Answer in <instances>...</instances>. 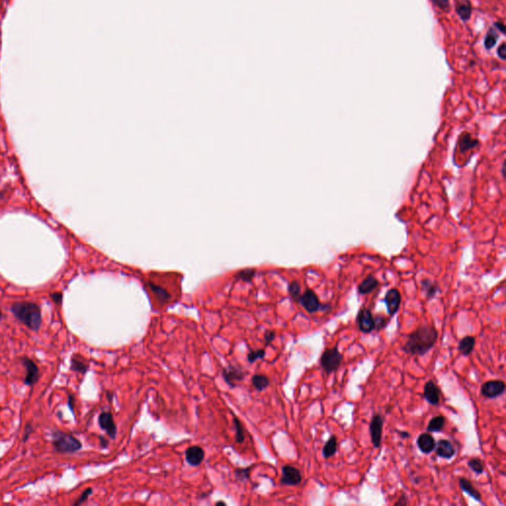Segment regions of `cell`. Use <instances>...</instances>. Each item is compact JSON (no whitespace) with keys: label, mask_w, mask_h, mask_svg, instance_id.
Wrapping results in <instances>:
<instances>
[{"label":"cell","mask_w":506,"mask_h":506,"mask_svg":"<svg viewBox=\"0 0 506 506\" xmlns=\"http://www.w3.org/2000/svg\"><path fill=\"white\" fill-rule=\"evenodd\" d=\"M497 39H498V34L497 32L493 29V28H490L486 34L485 38V47L486 50H490L492 49L496 43H497Z\"/></svg>","instance_id":"cell-30"},{"label":"cell","mask_w":506,"mask_h":506,"mask_svg":"<svg viewBox=\"0 0 506 506\" xmlns=\"http://www.w3.org/2000/svg\"><path fill=\"white\" fill-rule=\"evenodd\" d=\"M383 428H384V418L382 414L376 413L373 415L370 426H369V432H370V437H371V442L373 444L374 448L378 449L381 447L382 444V437H383Z\"/></svg>","instance_id":"cell-8"},{"label":"cell","mask_w":506,"mask_h":506,"mask_svg":"<svg viewBox=\"0 0 506 506\" xmlns=\"http://www.w3.org/2000/svg\"><path fill=\"white\" fill-rule=\"evenodd\" d=\"M275 338H276V333L275 331H272V330H268L265 332L264 334V339H265V342H266V345H269L273 340H274Z\"/></svg>","instance_id":"cell-40"},{"label":"cell","mask_w":506,"mask_h":506,"mask_svg":"<svg viewBox=\"0 0 506 506\" xmlns=\"http://www.w3.org/2000/svg\"><path fill=\"white\" fill-rule=\"evenodd\" d=\"M51 299L53 300V302L57 305H61L63 303V294L61 292H57V293H53L51 294Z\"/></svg>","instance_id":"cell-41"},{"label":"cell","mask_w":506,"mask_h":506,"mask_svg":"<svg viewBox=\"0 0 506 506\" xmlns=\"http://www.w3.org/2000/svg\"><path fill=\"white\" fill-rule=\"evenodd\" d=\"M233 423H234V427H235V441L237 443H243L244 439H245V434H244V429L242 427V424L241 422L238 420L237 417H234L233 419Z\"/></svg>","instance_id":"cell-31"},{"label":"cell","mask_w":506,"mask_h":506,"mask_svg":"<svg viewBox=\"0 0 506 506\" xmlns=\"http://www.w3.org/2000/svg\"><path fill=\"white\" fill-rule=\"evenodd\" d=\"M185 457L188 464L193 467H197L202 464L205 457V452L200 446H191L186 450Z\"/></svg>","instance_id":"cell-16"},{"label":"cell","mask_w":506,"mask_h":506,"mask_svg":"<svg viewBox=\"0 0 506 506\" xmlns=\"http://www.w3.org/2000/svg\"><path fill=\"white\" fill-rule=\"evenodd\" d=\"M21 363L26 369V376L24 379V384L26 386L33 387L35 384L38 383L39 378H40L39 367L32 359L26 357V356L22 357Z\"/></svg>","instance_id":"cell-9"},{"label":"cell","mask_w":506,"mask_h":506,"mask_svg":"<svg viewBox=\"0 0 506 506\" xmlns=\"http://www.w3.org/2000/svg\"><path fill=\"white\" fill-rule=\"evenodd\" d=\"M401 437L403 438H408L409 437V433L408 432H400Z\"/></svg>","instance_id":"cell-46"},{"label":"cell","mask_w":506,"mask_h":506,"mask_svg":"<svg viewBox=\"0 0 506 506\" xmlns=\"http://www.w3.org/2000/svg\"><path fill=\"white\" fill-rule=\"evenodd\" d=\"M255 276V270L252 268H246L241 271H239L237 274L235 275V278L238 280H241L243 282H250Z\"/></svg>","instance_id":"cell-33"},{"label":"cell","mask_w":506,"mask_h":506,"mask_svg":"<svg viewBox=\"0 0 506 506\" xmlns=\"http://www.w3.org/2000/svg\"><path fill=\"white\" fill-rule=\"evenodd\" d=\"M217 504H226L225 502H217Z\"/></svg>","instance_id":"cell-48"},{"label":"cell","mask_w":506,"mask_h":506,"mask_svg":"<svg viewBox=\"0 0 506 506\" xmlns=\"http://www.w3.org/2000/svg\"><path fill=\"white\" fill-rule=\"evenodd\" d=\"M416 444H417L418 449L421 451V453L428 455L434 451L435 446H436V441H435L434 437L429 432H425L418 436V438L416 440Z\"/></svg>","instance_id":"cell-15"},{"label":"cell","mask_w":506,"mask_h":506,"mask_svg":"<svg viewBox=\"0 0 506 506\" xmlns=\"http://www.w3.org/2000/svg\"><path fill=\"white\" fill-rule=\"evenodd\" d=\"M249 472H250V469L247 468V469H239V470H235V476L238 477L240 480H243V478L245 477V479H248V475H249Z\"/></svg>","instance_id":"cell-38"},{"label":"cell","mask_w":506,"mask_h":506,"mask_svg":"<svg viewBox=\"0 0 506 506\" xmlns=\"http://www.w3.org/2000/svg\"><path fill=\"white\" fill-rule=\"evenodd\" d=\"M441 390L433 381H428L424 385L423 398L431 405H438L440 402Z\"/></svg>","instance_id":"cell-12"},{"label":"cell","mask_w":506,"mask_h":506,"mask_svg":"<svg viewBox=\"0 0 506 506\" xmlns=\"http://www.w3.org/2000/svg\"><path fill=\"white\" fill-rule=\"evenodd\" d=\"M303 481V477L299 469L291 465H285L282 468V477L280 483L285 485H300Z\"/></svg>","instance_id":"cell-11"},{"label":"cell","mask_w":506,"mask_h":506,"mask_svg":"<svg viewBox=\"0 0 506 506\" xmlns=\"http://www.w3.org/2000/svg\"><path fill=\"white\" fill-rule=\"evenodd\" d=\"M374 320H375V330L376 331H381V330L385 329L389 323L388 317L384 315H378V316H374Z\"/></svg>","instance_id":"cell-34"},{"label":"cell","mask_w":506,"mask_h":506,"mask_svg":"<svg viewBox=\"0 0 506 506\" xmlns=\"http://www.w3.org/2000/svg\"><path fill=\"white\" fill-rule=\"evenodd\" d=\"M338 452V437L331 435L322 448V456L324 459L332 458Z\"/></svg>","instance_id":"cell-23"},{"label":"cell","mask_w":506,"mask_h":506,"mask_svg":"<svg viewBox=\"0 0 506 506\" xmlns=\"http://www.w3.org/2000/svg\"><path fill=\"white\" fill-rule=\"evenodd\" d=\"M70 369L73 372L81 373L82 375L86 374V372L89 369L88 364L85 362V359L82 358L80 355H73L70 360Z\"/></svg>","instance_id":"cell-25"},{"label":"cell","mask_w":506,"mask_h":506,"mask_svg":"<svg viewBox=\"0 0 506 506\" xmlns=\"http://www.w3.org/2000/svg\"><path fill=\"white\" fill-rule=\"evenodd\" d=\"M384 303L386 304L388 315L390 317H393L401 308V295L400 291L396 288L390 289L385 295Z\"/></svg>","instance_id":"cell-10"},{"label":"cell","mask_w":506,"mask_h":506,"mask_svg":"<svg viewBox=\"0 0 506 506\" xmlns=\"http://www.w3.org/2000/svg\"><path fill=\"white\" fill-rule=\"evenodd\" d=\"M92 494V488L89 487L87 489H85V491L81 493V495L78 497V499L73 503V505H79V504H82L85 501H86L88 499V497Z\"/></svg>","instance_id":"cell-36"},{"label":"cell","mask_w":506,"mask_h":506,"mask_svg":"<svg viewBox=\"0 0 506 506\" xmlns=\"http://www.w3.org/2000/svg\"><path fill=\"white\" fill-rule=\"evenodd\" d=\"M225 381L228 383L229 386L234 387L236 382H240L244 378V374L241 370H238L236 368L231 367L229 369H225L223 372Z\"/></svg>","instance_id":"cell-22"},{"label":"cell","mask_w":506,"mask_h":506,"mask_svg":"<svg viewBox=\"0 0 506 506\" xmlns=\"http://www.w3.org/2000/svg\"><path fill=\"white\" fill-rule=\"evenodd\" d=\"M446 423V417L443 415H437L434 416L430 421L428 422V425L426 427V431L429 433L433 432H441L444 429Z\"/></svg>","instance_id":"cell-26"},{"label":"cell","mask_w":506,"mask_h":506,"mask_svg":"<svg viewBox=\"0 0 506 506\" xmlns=\"http://www.w3.org/2000/svg\"><path fill=\"white\" fill-rule=\"evenodd\" d=\"M456 11L463 21H468L472 16V6L469 0H461L456 5Z\"/></svg>","instance_id":"cell-24"},{"label":"cell","mask_w":506,"mask_h":506,"mask_svg":"<svg viewBox=\"0 0 506 506\" xmlns=\"http://www.w3.org/2000/svg\"><path fill=\"white\" fill-rule=\"evenodd\" d=\"M408 503H409V501H408V498H407V496H406V495H405V494L403 493V494H401V497H400V498H399V499H398V500H397V501L395 502V505L404 506V505H407Z\"/></svg>","instance_id":"cell-42"},{"label":"cell","mask_w":506,"mask_h":506,"mask_svg":"<svg viewBox=\"0 0 506 506\" xmlns=\"http://www.w3.org/2000/svg\"><path fill=\"white\" fill-rule=\"evenodd\" d=\"M2 196H3V194H2V193H1V192H0V200H1V198H2Z\"/></svg>","instance_id":"cell-49"},{"label":"cell","mask_w":506,"mask_h":506,"mask_svg":"<svg viewBox=\"0 0 506 506\" xmlns=\"http://www.w3.org/2000/svg\"><path fill=\"white\" fill-rule=\"evenodd\" d=\"M343 359V354L339 351L338 345H335L334 347L327 348L322 352L319 359L320 367L326 375H330L340 368Z\"/></svg>","instance_id":"cell-4"},{"label":"cell","mask_w":506,"mask_h":506,"mask_svg":"<svg viewBox=\"0 0 506 506\" xmlns=\"http://www.w3.org/2000/svg\"><path fill=\"white\" fill-rule=\"evenodd\" d=\"M32 432H33V426L30 422H28L25 427H24V433H23V442L25 443L29 438H30V435H32Z\"/></svg>","instance_id":"cell-37"},{"label":"cell","mask_w":506,"mask_h":506,"mask_svg":"<svg viewBox=\"0 0 506 506\" xmlns=\"http://www.w3.org/2000/svg\"><path fill=\"white\" fill-rule=\"evenodd\" d=\"M264 357H265V350L263 349L251 350L247 355V360L249 363H254L258 359H263Z\"/></svg>","instance_id":"cell-35"},{"label":"cell","mask_w":506,"mask_h":506,"mask_svg":"<svg viewBox=\"0 0 506 506\" xmlns=\"http://www.w3.org/2000/svg\"><path fill=\"white\" fill-rule=\"evenodd\" d=\"M98 423L101 429H103L112 439H115L117 435V427L113 418V414L111 412L109 411L101 412L98 418Z\"/></svg>","instance_id":"cell-13"},{"label":"cell","mask_w":506,"mask_h":506,"mask_svg":"<svg viewBox=\"0 0 506 506\" xmlns=\"http://www.w3.org/2000/svg\"><path fill=\"white\" fill-rule=\"evenodd\" d=\"M74 396L73 395H69L68 396V400H67V405L70 409V411L72 412V414H74Z\"/></svg>","instance_id":"cell-44"},{"label":"cell","mask_w":506,"mask_h":506,"mask_svg":"<svg viewBox=\"0 0 506 506\" xmlns=\"http://www.w3.org/2000/svg\"><path fill=\"white\" fill-rule=\"evenodd\" d=\"M53 446L58 453H75L82 448L81 442L72 434L56 430L52 435Z\"/></svg>","instance_id":"cell-3"},{"label":"cell","mask_w":506,"mask_h":506,"mask_svg":"<svg viewBox=\"0 0 506 506\" xmlns=\"http://www.w3.org/2000/svg\"><path fill=\"white\" fill-rule=\"evenodd\" d=\"M2 317H3V313H2V311L0 310V319H1Z\"/></svg>","instance_id":"cell-47"},{"label":"cell","mask_w":506,"mask_h":506,"mask_svg":"<svg viewBox=\"0 0 506 506\" xmlns=\"http://www.w3.org/2000/svg\"><path fill=\"white\" fill-rule=\"evenodd\" d=\"M497 55H498V57H499V58H500L501 60H505L506 59L505 43H502V44H501V45L499 46V48H498V50H497Z\"/></svg>","instance_id":"cell-43"},{"label":"cell","mask_w":506,"mask_h":506,"mask_svg":"<svg viewBox=\"0 0 506 506\" xmlns=\"http://www.w3.org/2000/svg\"><path fill=\"white\" fill-rule=\"evenodd\" d=\"M421 290L424 292L426 300L430 301L440 292L439 285L429 279H424L421 281Z\"/></svg>","instance_id":"cell-20"},{"label":"cell","mask_w":506,"mask_h":506,"mask_svg":"<svg viewBox=\"0 0 506 506\" xmlns=\"http://www.w3.org/2000/svg\"><path fill=\"white\" fill-rule=\"evenodd\" d=\"M11 313L21 323L33 331H39L42 325L41 308L32 302H16L11 306Z\"/></svg>","instance_id":"cell-2"},{"label":"cell","mask_w":506,"mask_h":506,"mask_svg":"<svg viewBox=\"0 0 506 506\" xmlns=\"http://www.w3.org/2000/svg\"><path fill=\"white\" fill-rule=\"evenodd\" d=\"M379 280L373 275H369L359 284L358 293L360 295L371 294L379 287Z\"/></svg>","instance_id":"cell-17"},{"label":"cell","mask_w":506,"mask_h":506,"mask_svg":"<svg viewBox=\"0 0 506 506\" xmlns=\"http://www.w3.org/2000/svg\"><path fill=\"white\" fill-rule=\"evenodd\" d=\"M505 392V383L501 380H491L481 387V395L486 399H496Z\"/></svg>","instance_id":"cell-6"},{"label":"cell","mask_w":506,"mask_h":506,"mask_svg":"<svg viewBox=\"0 0 506 506\" xmlns=\"http://www.w3.org/2000/svg\"><path fill=\"white\" fill-rule=\"evenodd\" d=\"M479 145H480V141L477 138H474L472 136V134H470V133L463 134L460 137L459 142H458V148L462 153L479 147Z\"/></svg>","instance_id":"cell-19"},{"label":"cell","mask_w":506,"mask_h":506,"mask_svg":"<svg viewBox=\"0 0 506 506\" xmlns=\"http://www.w3.org/2000/svg\"><path fill=\"white\" fill-rule=\"evenodd\" d=\"M356 323L359 330L364 334H369L375 330L374 316L370 309L361 308L356 316Z\"/></svg>","instance_id":"cell-7"},{"label":"cell","mask_w":506,"mask_h":506,"mask_svg":"<svg viewBox=\"0 0 506 506\" xmlns=\"http://www.w3.org/2000/svg\"><path fill=\"white\" fill-rule=\"evenodd\" d=\"M288 291H289V294L291 296V298L297 302L299 303V300H300V297H301V286L300 284L297 282V281H293L289 284V288H288Z\"/></svg>","instance_id":"cell-32"},{"label":"cell","mask_w":506,"mask_h":506,"mask_svg":"<svg viewBox=\"0 0 506 506\" xmlns=\"http://www.w3.org/2000/svg\"><path fill=\"white\" fill-rule=\"evenodd\" d=\"M434 5H436L439 9L447 11L449 8V0H432Z\"/></svg>","instance_id":"cell-39"},{"label":"cell","mask_w":506,"mask_h":506,"mask_svg":"<svg viewBox=\"0 0 506 506\" xmlns=\"http://www.w3.org/2000/svg\"><path fill=\"white\" fill-rule=\"evenodd\" d=\"M459 485H460L461 489L466 492L469 496H471L474 500H476L480 503H483L481 492L474 486L470 480H468L467 478H460L459 479Z\"/></svg>","instance_id":"cell-18"},{"label":"cell","mask_w":506,"mask_h":506,"mask_svg":"<svg viewBox=\"0 0 506 506\" xmlns=\"http://www.w3.org/2000/svg\"><path fill=\"white\" fill-rule=\"evenodd\" d=\"M150 290L153 292V294L157 297V299L161 302V303H165L167 302L170 298L167 291H165L163 288L155 285V284H152V283H149L148 284Z\"/></svg>","instance_id":"cell-28"},{"label":"cell","mask_w":506,"mask_h":506,"mask_svg":"<svg viewBox=\"0 0 506 506\" xmlns=\"http://www.w3.org/2000/svg\"><path fill=\"white\" fill-rule=\"evenodd\" d=\"M475 346H476V338L472 335H467L459 341L458 350L463 356H469L474 352Z\"/></svg>","instance_id":"cell-21"},{"label":"cell","mask_w":506,"mask_h":506,"mask_svg":"<svg viewBox=\"0 0 506 506\" xmlns=\"http://www.w3.org/2000/svg\"><path fill=\"white\" fill-rule=\"evenodd\" d=\"M438 336L439 333L434 324H422L408 334L402 350L411 356H424L435 346Z\"/></svg>","instance_id":"cell-1"},{"label":"cell","mask_w":506,"mask_h":506,"mask_svg":"<svg viewBox=\"0 0 506 506\" xmlns=\"http://www.w3.org/2000/svg\"><path fill=\"white\" fill-rule=\"evenodd\" d=\"M494 26L499 30V32H501L502 34H505V28H504V25L501 22H495Z\"/></svg>","instance_id":"cell-45"},{"label":"cell","mask_w":506,"mask_h":506,"mask_svg":"<svg viewBox=\"0 0 506 506\" xmlns=\"http://www.w3.org/2000/svg\"><path fill=\"white\" fill-rule=\"evenodd\" d=\"M468 467L477 475H482L485 472V464L479 458H473L468 461Z\"/></svg>","instance_id":"cell-29"},{"label":"cell","mask_w":506,"mask_h":506,"mask_svg":"<svg viewBox=\"0 0 506 506\" xmlns=\"http://www.w3.org/2000/svg\"><path fill=\"white\" fill-rule=\"evenodd\" d=\"M434 451L438 457L445 460H450L456 455V449L454 445L447 439H441L436 443Z\"/></svg>","instance_id":"cell-14"},{"label":"cell","mask_w":506,"mask_h":506,"mask_svg":"<svg viewBox=\"0 0 506 506\" xmlns=\"http://www.w3.org/2000/svg\"><path fill=\"white\" fill-rule=\"evenodd\" d=\"M299 303L310 314H316L319 311L324 312L330 309L329 305H322L320 303L318 297L312 289H307L305 293L301 295Z\"/></svg>","instance_id":"cell-5"},{"label":"cell","mask_w":506,"mask_h":506,"mask_svg":"<svg viewBox=\"0 0 506 506\" xmlns=\"http://www.w3.org/2000/svg\"><path fill=\"white\" fill-rule=\"evenodd\" d=\"M252 385L257 391H263L270 385V381L268 377L264 375H254L252 377Z\"/></svg>","instance_id":"cell-27"}]
</instances>
